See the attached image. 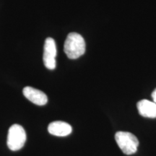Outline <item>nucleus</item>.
I'll return each mask as SVG.
<instances>
[{
	"label": "nucleus",
	"mask_w": 156,
	"mask_h": 156,
	"mask_svg": "<svg viewBox=\"0 0 156 156\" xmlns=\"http://www.w3.org/2000/svg\"><path fill=\"white\" fill-rule=\"evenodd\" d=\"M26 141V133L22 126L13 124L9 129L7 135V146L11 151H19L24 146Z\"/></svg>",
	"instance_id": "nucleus-3"
},
{
	"label": "nucleus",
	"mask_w": 156,
	"mask_h": 156,
	"mask_svg": "<svg viewBox=\"0 0 156 156\" xmlns=\"http://www.w3.org/2000/svg\"><path fill=\"white\" fill-rule=\"evenodd\" d=\"M56 46L55 41L51 38H47L45 41L44 48V63L45 67L48 69H54L56 67Z\"/></svg>",
	"instance_id": "nucleus-4"
},
{
	"label": "nucleus",
	"mask_w": 156,
	"mask_h": 156,
	"mask_svg": "<svg viewBox=\"0 0 156 156\" xmlns=\"http://www.w3.org/2000/svg\"><path fill=\"white\" fill-rule=\"evenodd\" d=\"M23 93L28 100L38 106H44L48 102L47 95L38 89L27 86L23 89Z\"/></svg>",
	"instance_id": "nucleus-5"
},
{
	"label": "nucleus",
	"mask_w": 156,
	"mask_h": 156,
	"mask_svg": "<svg viewBox=\"0 0 156 156\" xmlns=\"http://www.w3.org/2000/svg\"><path fill=\"white\" fill-rule=\"evenodd\" d=\"M48 131L51 134L57 136H66L71 134L73 128L67 122L56 121L51 122L48 126Z\"/></svg>",
	"instance_id": "nucleus-6"
},
{
	"label": "nucleus",
	"mask_w": 156,
	"mask_h": 156,
	"mask_svg": "<svg viewBox=\"0 0 156 156\" xmlns=\"http://www.w3.org/2000/svg\"><path fill=\"white\" fill-rule=\"evenodd\" d=\"M152 98H153V102H155L156 103V89L154 90L153 92L152 93Z\"/></svg>",
	"instance_id": "nucleus-8"
},
{
	"label": "nucleus",
	"mask_w": 156,
	"mask_h": 156,
	"mask_svg": "<svg viewBox=\"0 0 156 156\" xmlns=\"http://www.w3.org/2000/svg\"><path fill=\"white\" fill-rule=\"evenodd\" d=\"M115 140L122 151L129 155L135 153L139 146V140L133 134L128 132H117Z\"/></svg>",
	"instance_id": "nucleus-2"
},
{
	"label": "nucleus",
	"mask_w": 156,
	"mask_h": 156,
	"mask_svg": "<svg viewBox=\"0 0 156 156\" xmlns=\"http://www.w3.org/2000/svg\"><path fill=\"white\" fill-rule=\"evenodd\" d=\"M138 112L147 118H156V103L148 100H141L136 104Z\"/></svg>",
	"instance_id": "nucleus-7"
},
{
	"label": "nucleus",
	"mask_w": 156,
	"mask_h": 156,
	"mask_svg": "<svg viewBox=\"0 0 156 156\" xmlns=\"http://www.w3.org/2000/svg\"><path fill=\"white\" fill-rule=\"evenodd\" d=\"M64 51L67 57L75 59L85 52V42L83 37L77 33H70L64 42Z\"/></svg>",
	"instance_id": "nucleus-1"
}]
</instances>
